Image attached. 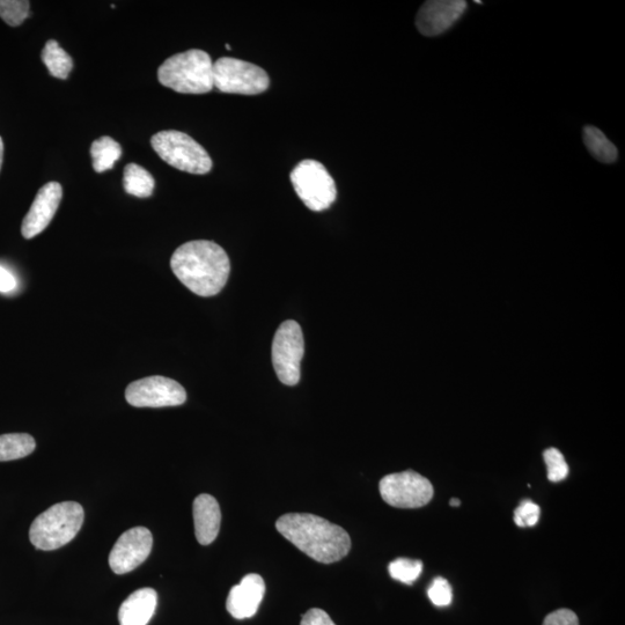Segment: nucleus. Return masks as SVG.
Masks as SVG:
<instances>
[{"label": "nucleus", "mask_w": 625, "mask_h": 625, "mask_svg": "<svg viewBox=\"0 0 625 625\" xmlns=\"http://www.w3.org/2000/svg\"><path fill=\"white\" fill-rule=\"evenodd\" d=\"M379 489L382 499L397 509H419L428 505L435 494L431 482L414 470L385 476Z\"/></svg>", "instance_id": "1a4fd4ad"}, {"label": "nucleus", "mask_w": 625, "mask_h": 625, "mask_svg": "<svg viewBox=\"0 0 625 625\" xmlns=\"http://www.w3.org/2000/svg\"><path fill=\"white\" fill-rule=\"evenodd\" d=\"M540 506L531 499L522 500L514 511V522L518 527H534L540 520Z\"/></svg>", "instance_id": "393cba45"}, {"label": "nucleus", "mask_w": 625, "mask_h": 625, "mask_svg": "<svg viewBox=\"0 0 625 625\" xmlns=\"http://www.w3.org/2000/svg\"><path fill=\"white\" fill-rule=\"evenodd\" d=\"M83 506L64 502L51 506L36 518L29 531V540L40 550L62 548L76 538L84 524Z\"/></svg>", "instance_id": "20e7f679"}, {"label": "nucleus", "mask_w": 625, "mask_h": 625, "mask_svg": "<svg viewBox=\"0 0 625 625\" xmlns=\"http://www.w3.org/2000/svg\"><path fill=\"white\" fill-rule=\"evenodd\" d=\"M389 575L397 582L413 584L422 575L423 563L409 558H397L388 566Z\"/></svg>", "instance_id": "4be33fe9"}, {"label": "nucleus", "mask_w": 625, "mask_h": 625, "mask_svg": "<svg viewBox=\"0 0 625 625\" xmlns=\"http://www.w3.org/2000/svg\"><path fill=\"white\" fill-rule=\"evenodd\" d=\"M304 355L305 341L299 323L293 320L283 322L272 342V364L282 384L286 386L298 384Z\"/></svg>", "instance_id": "6e6552de"}, {"label": "nucleus", "mask_w": 625, "mask_h": 625, "mask_svg": "<svg viewBox=\"0 0 625 625\" xmlns=\"http://www.w3.org/2000/svg\"><path fill=\"white\" fill-rule=\"evenodd\" d=\"M161 85L182 94H205L213 90V62L208 53L191 49L169 57L158 70Z\"/></svg>", "instance_id": "7ed1b4c3"}, {"label": "nucleus", "mask_w": 625, "mask_h": 625, "mask_svg": "<svg viewBox=\"0 0 625 625\" xmlns=\"http://www.w3.org/2000/svg\"><path fill=\"white\" fill-rule=\"evenodd\" d=\"M543 625H579V620L572 610L558 609L544 619Z\"/></svg>", "instance_id": "bb28decb"}, {"label": "nucleus", "mask_w": 625, "mask_h": 625, "mask_svg": "<svg viewBox=\"0 0 625 625\" xmlns=\"http://www.w3.org/2000/svg\"><path fill=\"white\" fill-rule=\"evenodd\" d=\"M290 178L298 197L308 209L315 212L325 211L336 201V183L319 161H300Z\"/></svg>", "instance_id": "423d86ee"}, {"label": "nucleus", "mask_w": 625, "mask_h": 625, "mask_svg": "<svg viewBox=\"0 0 625 625\" xmlns=\"http://www.w3.org/2000/svg\"><path fill=\"white\" fill-rule=\"evenodd\" d=\"M429 598L437 607H447L452 604L453 590L450 583L443 577L433 580L428 590Z\"/></svg>", "instance_id": "a878e982"}, {"label": "nucleus", "mask_w": 625, "mask_h": 625, "mask_svg": "<svg viewBox=\"0 0 625 625\" xmlns=\"http://www.w3.org/2000/svg\"><path fill=\"white\" fill-rule=\"evenodd\" d=\"M300 625H336L325 610L313 608L303 615Z\"/></svg>", "instance_id": "cd10ccee"}, {"label": "nucleus", "mask_w": 625, "mask_h": 625, "mask_svg": "<svg viewBox=\"0 0 625 625\" xmlns=\"http://www.w3.org/2000/svg\"><path fill=\"white\" fill-rule=\"evenodd\" d=\"M276 529L294 547L322 564L341 561L351 550L345 529L314 514H285L277 520Z\"/></svg>", "instance_id": "f03ea898"}, {"label": "nucleus", "mask_w": 625, "mask_h": 625, "mask_svg": "<svg viewBox=\"0 0 625 625\" xmlns=\"http://www.w3.org/2000/svg\"><path fill=\"white\" fill-rule=\"evenodd\" d=\"M543 458L548 468L550 482H561L568 477L569 466L561 451H558L557 448H549V450L544 451Z\"/></svg>", "instance_id": "b1692460"}, {"label": "nucleus", "mask_w": 625, "mask_h": 625, "mask_svg": "<svg viewBox=\"0 0 625 625\" xmlns=\"http://www.w3.org/2000/svg\"><path fill=\"white\" fill-rule=\"evenodd\" d=\"M153 536L145 527H134L123 533L109 555L110 568L116 575H125L143 564L150 556Z\"/></svg>", "instance_id": "9b49d317"}, {"label": "nucleus", "mask_w": 625, "mask_h": 625, "mask_svg": "<svg viewBox=\"0 0 625 625\" xmlns=\"http://www.w3.org/2000/svg\"><path fill=\"white\" fill-rule=\"evenodd\" d=\"M450 505H451V506H454V507H458V506H460V505H461L460 499H458V498H452V499H451V502H450Z\"/></svg>", "instance_id": "7c9ffc66"}, {"label": "nucleus", "mask_w": 625, "mask_h": 625, "mask_svg": "<svg viewBox=\"0 0 625 625\" xmlns=\"http://www.w3.org/2000/svg\"><path fill=\"white\" fill-rule=\"evenodd\" d=\"M584 143L592 156L602 164H613L619 158V151L604 132L593 125L584 128Z\"/></svg>", "instance_id": "f3484780"}, {"label": "nucleus", "mask_w": 625, "mask_h": 625, "mask_svg": "<svg viewBox=\"0 0 625 625\" xmlns=\"http://www.w3.org/2000/svg\"><path fill=\"white\" fill-rule=\"evenodd\" d=\"M4 159V143L2 137H0V169H2Z\"/></svg>", "instance_id": "c756f323"}, {"label": "nucleus", "mask_w": 625, "mask_h": 625, "mask_svg": "<svg viewBox=\"0 0 625 625\" xmlns=\"http://www.w3.org/2000/svg\"><path fill=\"white\" fill-rule=\"evenodd\" d=\"M158 604V594L152 588H142L130 595L120 608V625H147Z\"/></svg>", "instance_id": "dca6fc26"}, {"label": "nucleus", "mask_w": 625, "mask_h": 625, "mask_svg": "<svg viewBox=\"0 0 625 625\" xmlns=\"http://www.w3.org/2000/svg\"><path fill=\"white\" fill-rule=\"evenodd\" d=\"M62 196L63 189L58 182H49L39 190L22 222L21 233L25 239H33L47 229L60 207Z\"/></svg>", "instance_id": "ddd939ff"}, {"label": "nucleus", "mask_w": 625, "mask_h": 625, "mask_svg": "<svg viewBox=\"0 0 625 625\" xmlns=\"http://www.w3.org/2000/svg\"><path fill=\"white\" fill-rule=\"evenodd\" d=\"M171 268L179 281L200 297H213L229 281L231 262L216 242L196 240L175 250Z\"/></svg>", "instance_id": "f257e3e1"}, {"label": "nucleus", "mask_w": 625, "mask_h": 625, "mask_svg": "<svg viewBox=\"0 0 625 625\" xmlns=\"http://www.w3.org/2000/svg\"><path fill=\"white\" fill-rule=\"evenodd\" d=\"M17 286V278L6 268L0 267V292H12L17 289Z\"/></svg>", "instance_id": "c85d7f7f"}, {"label": "nucleus", "mask_w": 625, "mask_h": 625, "mask_svg": "<svg viewBox=\"0 0 625 625\" xmlns=\"http://www.w3.org/2000/svg\"><path fill=\"white\" fill-rule=\"evenodd\" d=\"M41 57L51 76L58 79L69 77L73 69V61L57 41H48L42 50Z\"/></svg>", "instance_id": "aec40b11"}, {"label": "nucleus", "mask_w": 625, "mask_h": 625, "mask_svg": "<svg viewBox=\"0 0 625 625\" xmlns=\"http://www.w3.org/2000/svg\"><path fill=\"white\" fill-rule=\"evenodd\" d=\"M122 156V147L112 137L104 136L94 141L91 157L95 172L104 173L112 169Z\"/></svg>", "instance_id": "a211bd4d"}, {"label": "nucleus", "mask_w": 625, "mask_h": 625, "mask_svg": "<svg viewBox=\"0 0 625 625\" xmlns=\"http://www.w3.org/2000/svg\"><path fill=\"white\" fill-rule=\"evenodd\" d=\"M264 593L266 584L263 578L256 573H250L239 585L232 587L226 601L227 612L237 620L250 619L259 610Z\"/></svg>", "instance_id": "4468645a"}, {"label": "nucleus", "mask_w": 625, "mask_h": 625, "mask_svg": "<svg viewBox=\"0 0 625 625\" xmlns=\"http://www.w3.org/2000/svg\"><path fill=\"white\" fill-rule=\"evenodd\" d=\"M151 145L165 163L181 172L203 175L212 169V159L207 150L183 132H158L152 137Z\"/></svg>", "instance_id": "39448f33"}, {"label": "nucleus", "mask_w": 625, "mask_h": 625, "mask_svg": "<svg viewBox=\"0 0 625 625\" xmlns=\"http://www.w3.org/2000/svg\"><path fill=\"white\" fill-rule=\"evenodd\" d=\"M465 0H429L419 9L416 27L424 36H438L448 31L467 10Z\"/></svg>", "instance_id": "f8f14e48"}, {"label": "nucleus", "mask_w": 625, "mask_h": 625, "mask_svg": "<svg viewBox=\"0 0 625 625\" xmlns=\"http://www.w3.org/2000/svg\"><path fill=\"white\" fill-rule=\"evenodd\" d=\"M125 399L136 408L178 407L187 401V393L178 381L154 375L132 382Z\"/></svg>", "instance_id": "9d476101"}, {"label": "nucleus", "mask_w": 625, "mask_h": 625, "mask_svg": "<svg viewBox=\"0 0 625 625\" xmlns=\"http://www.w3.org/2000/svg\"><path fill=\"white\" fill-rule=\"evenodd\" d=\"M226 49H229V50H231V49H232V47L230 46V44H226Z\"/></svg>", "instance_id": "2f4dec72"}, {"label": "nucleus", "mask_w": 625, "mask_h": 625, "mask_svg": "<svg viewBox=\"0 0 625 625\" xmlns=\"http://www.w3.org/2000/svg\"><path fill=\"white\" fill-rule=\"evenodd\" d=\"M29 5L27 0H0V18L11 27L20 26L29 16Z\"/></svg>", "instance_id": "5701e85b"}, {"label": "nucleus", "mask_w": 625, "mask_h": 625, "mask_svg": "<svg viewBox=\"0 0 625 625\" xmlns=\"http://www.w3.org/2000/svg\"><path fill=\"white\" fill-rule=\"evenodd\" d=\"M195 534L198 543L209 546L217 539L222 524V512L215 497L200 495L193 506Z\"/></svg>", "instance_id": "2eb2a0df"}, {"label": "nucleus", "mask_w": 625, "mask_h": 625, "mask_svg": "<svg viewBox=\"0 0 625 625\" xmlns=\"http://www.w3.org/2000/svg\"><path fill=\"white\" fill-rule=\"evenodd\" d=\"M270 85L268 73L260 66L232 57L213 63V87L229 94L257 95Z\"/></svg>", "instance_id": "0eeeda50"}, {"label": "nucleus", "mask_w": 625, "mask_h": 625, "mask_svg": "<svg viewBox=\"0 0 625 625\" xmlns=\"http://www.w3.org/2000/svg\"><path fill=\"white\" fill-rule=\"evenodd\" d=\"M123 185L129 195L147 198L152 196L156 182L145 168L137 164H129L124 168Z\"/></svg>", "instance_id": "6ab92c4d"}, {"label": "nucleus", "mask_w": 625, "mask_h": 625, "mask_svg": "<svg viewBox=\"0 0 625 625\" xmlns=\"http://www.w3.org/2000/svg\"><path fill=\"white\" fill-rule=\"evenodd\" d=\"M35 440L27 433H9L0 436V462L28 457L35 451Z\"/></svg>", "instance_id": "412c9836"}]
</instances>
